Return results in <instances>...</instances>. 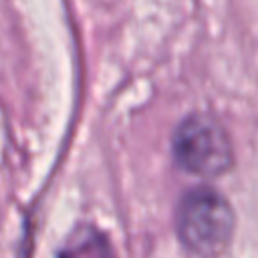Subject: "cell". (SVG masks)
<instances>
[{
  "mask_svg": "<svg viewBox=\"0 0 258 258\" xmlns=\"http://www.w3.org/2000/svg\"><path fill=\"white\" fill-rule=\"evenodd\" d=\"M234 210L228 200L212 187L189 189L175 216L177 236L185 248L200 256H218L232 240Z\"/></svg>",
  "mask_w": 258,
  "mask_h": 258,
  "instance_id": "cell-1",
  "label": "cell"
},
{
  "mask_svg": "<svg viewBox=\"0 0 258 258\" xmlns=\"http://www.w3.org/2000/svg\"><path fill=\"white\" fill-rule=\"evenodd\" d=\"M173 157L187 173L218 177L232 169L234 147L218 119L208 113H191L173 133Z\"/></svg>",
  "mask_w": 258,
  "mask_h": 258,
  "instance_id": "cell-2",
  "label": "cell"
},
{
  "mask_svg": "<svg viewBox=\"0 0 258 258\" xmlns=\"http://www.w3.org/2000/svg\"><path fill=\"white\" fill-rule=\"evenodd\" d=\"M58 258H115L113 246L93 226H79L64 242Z\"/></svg>",
  "mask_w": 258,
  "mask_h": 258,
  "instance_id": "cell-3",
  "label": "cell"
}]
</instances>
